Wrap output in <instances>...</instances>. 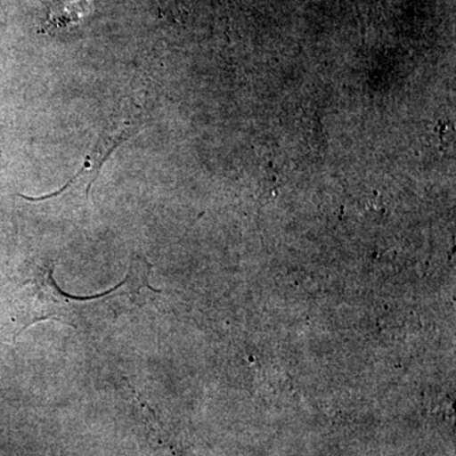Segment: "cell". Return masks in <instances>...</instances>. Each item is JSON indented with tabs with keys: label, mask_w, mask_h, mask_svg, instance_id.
<instances>
[{
	"label": "cell",
	"mask_w": 456,
	"mask_h": 456,
	"mask_svg": "<svg viewBox=\"0 0 456 456\" xmlns=\"http://www.w3.org/2000/svg\"><path fill=\"white\" fill-rule=\"evenodd\" d=\"M134 132H136V127L131 125V123H110V125H108L107 127L101 132V134H99L97 142H95L92 151L86 155L83 167L75 174L73 178L66 183L64 187L59 189L56 193L47 194V196L40 198H23L28 200H49V198H53L59 196V194L64 193L66 189L73 187L74 184H77V183L82 179H86V183H88V185H86V194H89L90 189H92L93 184H94L95 179L98 178L104 163H106L110 156L112 155L126 140L130 139Z\"/></svg>",
	"instance_id": "6da1fadb"
},
{
	"label": "cell",
	"mask_w": 456,
	"mask_h": 456,
	"mask_svg": "<svg viewBox=\"0 0 456 456\" xmlns=\"http://www.w3.org/2000/svg\"><path fill=\"white\" fill-rule=\"evenodd\" d=\"M88 0H68L61 7L51 12L45 28H64L77 25L89 12Z\"/></svg>",
	"instance_id": "7a4b0ae2"
}]
</instances>
